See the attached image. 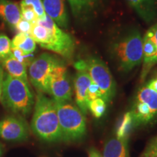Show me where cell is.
Segmentation results:
<instances>
[{"mask_svg":"<svg viewBox=\"0 0 157 157\" xmlns=\"http://www.w3.org/2000/svg\"><path fill=\"white\" fill-rule=\"evenodd\" d=\"M30 35L41 48L56 52L66 60H70L73 58L75 51L74 39L48 15L44 21L37 19L33 24Z\"/></svg>","mask_w":157,"mask_h":157,"instance_id":"6da1fadb","label":"cell"},{"mask_svg":"<svg viewBox=\"0 0 157 157\" xmlns=\"http://www.w3.org/2000/svg\"><path fill=\"white\" fill-rule=\"evenodd\" d=\"M31 120V129L41 140L47 142H57L62 140L56 103L39 93L34 103V110Z\"/></svg>","mask_w":157,"mask_h":157,"instance_id":"7a4b0ae2","label":"cell"},{"mask_svg":"<svg viewBox=\"0 0 157 157\" xmlns=\"http://www.w3.org/2000/svg\"><path fill=\"white\" fill-rule=\"evenodd\" d=\"M112 58L119 69L130 71L143 61V38L140 31L130 29L121 34L111 46Z\"/></svg>","mask_w":157,"mask_h":157,"instance_id":"3957f363","label":"cell"},{"mask_svg":"<svg viewBox=\"0 0 157 157\" xmlns=\"http://www.w3.org/2000/svg\"><path fill=\"white\" fill-rule=\"evenodd\" d=\"M0 101L6 109L21 117L30 114L35 103L29 82L7 74L5 75Z\"/></svg>","mask_w":157,"mask_h":157,"instance_id":"277c9868","label":"cell"},{"mask_svg":"<svg viewBox=\"0 0 157 157\" xmlns=\"http://www.w3.org/2000/svg\"><path fill=\"white\" fill-rule=\"evenodd\" d=\"M56 105L62 140L74 141L81 139L87 129L85 117L81 110L69 102L56 103Z\"/></svg>","mask_w":157,"mask_h":157,"instance_id":"5b68a950","label":"cell"},{"mask_svg":"<svg viewBox=\"0 0 157 157\" xmlns=\"http://www.w3.org/2000/svg\"><path fill=\"white\" fill-rule=\"evenodd\" d=\"M63 63L57 56L47 52L41 54L32 60L29 66V78L39 93L50 94L51 74L57 66Z\"/></svg>","mask_w":157,"mask_h":157,"instance_id":"8992f818","label":"cell"},{"mask_svg":"<svg viewBox=\"0 0 157 157\" xmlns=\"http://www.w3.org/2000/svg\"><path fill=\"white\" fill-rule=\"evenodd\" d=\"M86 68L92 82L99 87L102 99L110 103L114 97L117 84L107 65L97 57H90L85 60Z\"/></svg>","mask_w":157,"mask_h":157,"instance_id":"52a82bcc","label":"cell"},{"mask_svg":"<svg viewBox=\"0 0 157 157\" xmlns=\"http://www.w3.org/2000/svg\"><path fill=\"white\" fill-rule=\"evenodd\" d=\"M50 95L56 103L69 102L72 96V85L64 63L52 71L50 81Z\"/></svg>","mask_w":157,"mask_h":157,"instance_id":"ba28073f","label":"cell"},{"mask_svg":"<svg viewBox=\"0 0 157 157\" xmlns=\"http://www.w3.org/2000/svg\"><path fill=\"white\" fill-rule=\"evenodd\" d=\"M29 135V125L21 116L13 113L0 120V137L4 140L21 142L26 140Z\"/></svg>","mask_w":157,"mask_h":157,"instance_id":"9c48e42d","label":"cell"},{"mask_svg":"<svg viewBox=\"0 0 157 157\" xmlns=\"http://www.w3.org/2000/svg\"><path fill=\"white\" fill-rule=\"evenodd\" d=\"M91 83V78L87 68L77 70V73L74 78L76 102L78 109L84 114L87 113L89 109L90 101L87 98V91Z\"/></svg>","mask_w":157,"mask_h":157,"instance_id":"30bf717a","label":"cell"},{"mask_svg":"<svg viewBox=\"0 0 157 157\" xmlns=\"http://www.w3.org/2000/svg\"><path fill=\"white\" fill-rule=\"evenodd\" d=\"M42 2L47 15L59 27L67 29L69 18L64 0H42Z\"/></svg>","mask_w":157,"mask_h":157,"instance_id":"8fae6325","label":"cell"},{"mask_svg":"<svg viewBox=\"0 0 157 157\" xmlns=\"http://www.w3.org/2000/svg\"><path fill=\"white\" fill-rule=\"evenodd\" d=\"M72 14L76 21L86 22L95 16L100 6V0H67Z\"/></svg>","mask_w":157,"mask_h":157,"instance_id":"7c38bea8","label":"cell"},{"mask_svg":"<svg viewBox=\"0 0 157 157\" xmlns=\"http://www.w3.org/2000/svg\"><path fill=\"white\" fill-rule=\"evenodd\" d=\"M157 47L156 43L147 31L143 38V66L141 73V80L143 81L149 71L157 63Z\"/></svg>","mask_w":157,"mask_h":157,"instance_id":"4fadbf2b","label":"cell"},{"mask_svg":"<svg viewBox=\"0 0 157 157\" xmlns=\"http://www.w3.org/2000/svg\"><path fill=\"white\" fill-rule=\"evenodd\" d=\"M145 22L151 23L157 17V0H125Z\"/></svg>","mask_w":157,"mask_h":157,"instance_id":"5bb4252c","label":"cell"},{"mask_svg":"<svg viewBox=\"0 0 157 157\" xmlns=\"http://www.w3.org/2000/svg\"><path fill=\"white\" fill-rule=\"evenodd\" d=\"M0 18L11 28H15V25L21 21V7L17 3L10 0H0Z\"/></svg>","mask_w":157,"mask_h":157,"instance_id":"9a60e30c","label":"cell"},{"mask_svg":"<svg viewBox=\"0 0 157 157\" xmlns=\"http://www.w3.org/2000/svg\"><path fill=\"white\" fill-rule=\"evenodd\" d=\"M130 111L132 114L135 126L148 124L153 122L157 117L156 113L146 103H143L137 99H135Z\"/></svg>","mask_w":157,"mask_h":157,"instance_id":"2e32d148","label":"cell"},{"mask_svg":"<svg viewBox=\"0 0 157 157\" xmlns=\"http://www.w3.org/2000/svg\"><path fill=\"white\" fill-rule=\"evenodd\" d=\"M1 66L7 71V74L29 82L26 71L27 65L24 63L20 62L12 55L2 60Z\"/></svg>","mask_w":157,"mask_h":157,"instance_id":"e0dca14e","label":"cell"},{"mask_svg":"<svg viewBox=\"0 0 157 157\" xmlns=\"http://www.w3.org/2000/svg\"><path fill=\"white\" fill-rule=\"evenodd\" d=\"M103 157H129L127 140L112 138L105 145Z\"/></svg>","mask_w":157,"mask_h":157,"instance_id":"ac0fdd59","label":"cell"},{"mask_svg":"<svg viewBox=\"0 0 157 157\" xmlns=\"http://www.w3.org/2000/svg\"><path fill=\"white\" fill-rule=\"evenodd\" d=\"M12 48H19L25 55H30L36 48V43L31 35L18 32L12 39Z\"/></svg>","mask_w":157,"mask_h":157,"instance_id":"d6986e66","label":"cell"},{"mask_svg":"<svg viewBox=\"0 0 157 157\" xmlns=\"http://www.w3.org/2000/svg\"><path fill=\"white\" fill-rule=\"evenodd\" d=\"M135 126V121L131 111L125 113L118 123L117 130H116L117 138L119 140H127L131 131Z\"/></svg>","mask_w":157,"mask_h":157,"instance_id":"ffe728a7","label":"cell"},{"mask_svg":"<svg viewBox=\"0 0 157 157\" xmlns=\"http://www.w3.org/2000/svg\"><path fill=\"white\" fill-rule=\"evenodd\" d=\"M136 99L146 103L151 109L157 115V93L145 86L139 89Z\"/></svg>","mask_w":157,"mask_h":157,"instance_id":"44dd1931","label":"cell"},{"mask_svg":"<svg viewBox=\"0 0 157 157\" xmlns=\"http://www.w3.org/2000/svg\"><path fill=\"white\" fill-rule=\"evenodd\" d=\"M21 6H31L34 10L35 13L40 21H44L47 17L42 0H22Z\"/></svg>","mask_w":157,"mask_h":157,"instance_id":"7402d4cb","label":"cell"},{"mask_svg":"<svg viewBox=\"0 0 157 157\" xmlns=\"http://www.w3.org/2000/svg\"><path fill=\"white\" fill-rule=\"evenodd\" d=\"M89 109L96 118H101L106 110V102L102 98H97L90 102Z\"/></svg>","mask_w":157,"mask_h":157,"instance_id":"603a6c76","label":"cell"},{"mask_svg":"<svg viewBox=\"0 0 157 157\" xmlns=\"http://www.w3.org/2000/svg\"><path fill=\"white\" fill-rule=\"evenodd\" d=\"M11 51V40L5 34H0V61L10 56Z\"/></svg>","mask_w":157,"mask_h":157,"instance_id":"cb8c5ba5","label":"cell"},{"mask_svg":"<svg viewBox=\"0 0 157 157\" xmlns=\"http://www.w3.org/2000/svg\"><path fill=\"white\" fill-rule=\"evenodd\" d=\"M21 17L25 21L34 24L36 22L38 17L35 13L34 10L31 6H21Z\"/></svg>","mask_w":157,"mask_h":157,"instance_id":"d4e9b609","label":"cell"},{"mask_svg":"<svg viewBox=\"0 0 157 157\" xmlns=\"http://www.w3.org/2000/svg\"><path fill=\"white\" fill-rule=\"evenodd\" d=\"M140 157H157V136L149 141Z\"/></svg>","mask_w":157,"mask_h":157,"instance_id":"484cf974","label":"cell"},{"mask_svg":"<svg viewBox=\"0 0 157 157\" xmlns=\"http://www.w3.org/2000/svg\"><path fill=\"white\" fill-rule=\"evenodd\" d=\"M87 98L90 102L94 101V100L97 99V98H102L101 90H100L99 87H98L97 84L93 82H92L89 88H88Z\"/></svg>","mask_w":157,"mask_h":157,"instance_id":"4316f807","label":"cell"},{"mask_svg":"<svg viewBox=\"0 0 157 157\" xmlns=\"http://www.w3.org/2000/svg\"><path fill=\"white\" fill-rule=\"evenodd\" d=\"M33 24L29 21H25L24 19L21 18V21L17 23V25H15V28L19 32L23 33L25 34H31V29H32Z\"/></svg>","mask_w":157,"mask_h":157,"instance_id":"83f0119b","label":"cell"},{"mask_svg":"<svg viewBox=\"0 0 157 157\" xmlns=\"http://www.w3.org/2000/svg\"><path fill=\"white\" fill-rule=\"evenodd\" d=\"M148 32V34L151 35V36L152 37V39H154V41L156 43V45L157 47V23L152 25L150 29L147 31ZM156 62H157V58H156Z\"/></svg>","mask_w":157,"mask_h":157,"instance_id":"f1b7e54d","label":"cell"},{"mask_svg":"<svg viewBox=\"0 0 157 157\" xmlns=\"http://www.w3.org/2000/svg\"><path fill=\"white\" fill-rule=\"evenodd\" d=\"M5 72H4V68L2 66L0 65V99H1L2 93V87H3V82L4 78H5Z\"/></svg>","mask_w":157,"mask_h":157,"instance_id":"f546056e","label":"cell"},{"mask_svg":"<svg viewBox=\"0 0 157 157\" xmlns=\"http://www.w3.org/2000/svg\"><path fill=\"white\" fill-rule=\"evenodd\" d=\"M146 86L150 88V89L153 90L154 91L157 93V78L151 80V81L146 84Z\"/></svg>","mask_w":157,"mask_h":157,"instance_id":"4dcf8cb0","label":"cell"},{"mask_svg":"<svg viewBox=\"0 0 157 157\" xmlns=\"http://www.w3.org/2000/svg\"><path fill=\"white\" fill-rule=\"evenodd\" d=\"M3 152H4L3 146H2V144H1V143H0V157H2V156Z\"/></svg>","mask_w":157,"mask_h":157,"instance_id":"1f68e13d","label":"cell"}]
</instances>
